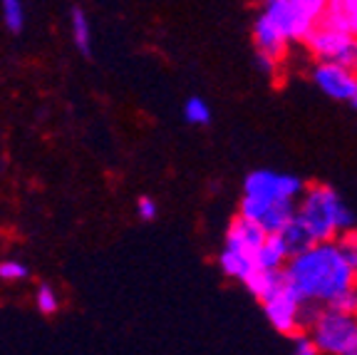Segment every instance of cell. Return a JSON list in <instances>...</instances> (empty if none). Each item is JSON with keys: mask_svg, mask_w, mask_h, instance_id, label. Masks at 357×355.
<instances>
[{"mask_svg": "<svg viewBox=\"0 0 357 355\" xmlns=\"http://www.w3.org/2000/svg\"><path fill=\"white\" fill-rule=\"evenodd\" d=\"M218 268L229 278H236V281L245 283L256 273V256L223 246L221 254H218Z\"/></svg>", "mask_w": 357, "mask_h": 355, "instance_id": "7c38bea8", "label": "cell"}, {"mask_svg": "<svg viewBox=\"0 0 357 355\" xmlns=\"http://www.w3.org/2000/svg\"><path fill=\"white\" fill-rule=\"evenodd\" d=\"M253 45H256L258 55L273 57V60H278V62H283L290 50V45L285 43V38L278 33V28H275L263 13L256 17V22H253Z\"/></svg>", "mask_w": 357, "mask_h": 355, "instance_id": "30bf717a", "label": "cell"}, {"mask_svg": "<svg viewBox=\"0 0 357 355\" xmlns=\"http://www.w3.org/2000/svg\"><path fill=\"white\" fill-rule=\"evenodd\" d=\"M337 65H342L345 70H350V73L357 75V38H350L345 43V48H342L340 57H337Z\"/></svg>", "mask_w": 357, "mask_h": 355, "instance_id": "603a6c76", "label": "cell"}, {"mask_svg": "<svg viewBox=\"0 0 357 355\" xmlns=\"http://www.w3.org/2000/svg\"><path fill=\"white\" fill-rule=\"evenodd\" d=\"M355 316H357V311H355Z\"/></svg>", "mask_w": 357, "mask_h": 355, "instance_id": "f1b7e54d", "label": "cell"}, {"mask_svg": "<svg viewBox=\"0 0 357 355\" xmlns=\"http://www.w3.org/2000/svg\"><path fill=\"white\" fill-rule=\"evenodd\" d=\"M70 30H73V43L82 55L92 52V22H89L84 8L75 6L70 13Z\"/></svg>", "mask_w": 357, "mask_h": 355, "instance_id": "2e32d148", "label": "cell"}, {"mask_svg": "<svg viewBox=\"0 0 357 355\" xmlns=\"http://www.w3.org/2000/svg\"><path fill=\"white\" fill-rule=\"evenodd\" d=\"M347 355H357V338H355V343L350 345V350H347Z\"/></svg>", "mask_w": 357, "mask_h": 355, "instance_id": "4316f807", "label": "cell"}, {"mask_svg": "<svg viewBox=\"0 0 357 355\" xmlns=\"http://www.w3.org/2000/svg\"><path fill=\"white\" fill-rule=\"evenodd\" d=\"M305 194V182L296 174L273 172V169H253L243 179V196L261 199L268 204H278V201H293Z\"/></svg>", "mask_w": 357, "mask_h": 355, "instance_id": "5b68a950", "label": "cell"}, {"mask_svg": "<svg viewBox=\"0 0 357 355\" xmlns=\"http://www.w3.org/2000/svg\"><path fill=\"white\" fill-rule=\"evenodd\" d=\"M184 119L189 124H196V127H204V124L211 122V107L204 97L194 94L184 102Z\"/></svg>", "mask_w": 357, "mask_h": 355, "instance_id": "d6986e66", "label": "cell"}, {"mask_svg": "<svg viewBox=\"0 0 357 355\" xmlns=\"http://www.w3.org/2000/svg\"><path fill=\"white\" fill-rule=\"evenodd\" d=\"M290 261L280 236H266L263 246L256 251V271H283Z\"/></svg>", "mask_w": 357, "mask_h": 355, "instance_id": "4fadbf2b", "label": "cell"}, {"mask_svg": "<svg viewBox=\"0 0 357 355\" xmlns=\"http://www.w3.org/2000/svg\"><path fill=\"white\" fill-rule=\"evenodd\" d=\"M335 244H337L340 254L345 256V261L357 271V229H350V231L340 233V236L335 239Z\"/></svg>", "mask_w": 357, "mask_h": 355, "instance_id": "7402d4cb", "label": "cell"}, {"mask_svg": "<svg viewBox=\"0 0 357 355\" xmlns=\"http://www.w3.org/2000/svg\"><path fill=\"white\" fill-rule=\"evenodd\" d=\"M263 241H266L263 229L258 226V224L248 222V219L236 214V217L231 219L229 226H226V241H223V246L256 256V251L263 246Z\"/></svg>", "mask_w": 357, "mask_h": 355, "instance_id": "9c48e42d", "label": "cell"}, {"mask_svg": "<svg viewBox=\"0 0 357 355\" xmlns=\"http://www.w3.org/2000/svg\"><path fill=\"white\" fill-rule=\"evenodd\" d=\"M156 214H159V204L151 196H139V201H137V217L142 222H154Z\"/></svg>", "mask_w": 357, "mask_h": 355, "instance_id": "d4e9b609", "label": "cell"}, {"mask_svg": "<svg viewBox=\"0 0 357 355\" xmlns=\"http://www.w3.org/2000/svg\"><path fill=\"white\" fill-rule=\"evenodd\" d=\"M30 276L28 263L17 261V259H3L0 261V281L15 283V281H25Z\"/></svg>", "mask_w": 357, "mask_h": 355, "instance_id": "44dd1931", "label": "cell"}, {"mask_svg": "<svg viewBox=\"0 0 357 355\" xmlns=\"http://www.w3.org/2000/svg\"><path fill=\"white\" fill-rule=\"evenodd\" d=\"M303 305L305 303L293 291L283 289L263 303V313L278 333L293 338L296 333H303Z\"/></svg>", "mask_w": 357, "mask_h": 355, "instance_id": "8992f818", "label": "cell"}, {"mask_svg": "<svg viewBox=\"0 0 357 355\" xmlns=\"http://www.w3.org/2000/svg\"><path fill=\"white\" fill-rule=\"evenodd\" d=\"M285 289L303 303L328 308L342 296L357 291V271L345 261L335 241L315 244L305 254L293 256L283 268Z\"/></svg>", "mask_w": 357, "mask_h": 355, "instance_id": "6da1fadb", "label": "cell"}, {"mask_svg": "<svg viewBox=\"0 0 357 355\" xmlns=\"http://www.w3.org/2000/svg\"><path fill=\"white\" fill-rule=\"evenodd\" d=\"M323 22L350 38H357V0H328Z\"/></svg>", "mask_w": 357, "mask_h": 355, "instance_id": "8fae6325", "label": "cell"}, {"mask_svg": "<svg viewBox=\"0 0 357 355\" xmlns=\"http://www.w3.org/2000/svg\"><path fill=\"white\" fill-rule=\"evenodd\" d=\"M293 355H320L318 345L312 343L310 335L303 331V333L293 335Z\"/></svg>", "mask_w": 357, "mask_h": 355, "instance_id": "cb8c5ba5", "label": "cell"}, {"mask_svg": "<svg viewBox=\"0 0 357 355\" xmlns=\"http://www.w3.org/2000/svg\"><path fill=\"white\" fill-rule=\"evenodd\" d=\"M0 15H3V25H6L10 33H22L25 28V6L20 0H3L0 6Z\"/></svg>", "mask_w": 357, "mask_h": 355, "instance_id": "ac0fdd59", "label": "cell"}, {"mask_svg": "<svg viewBox=\"0 0 357 355\" xmlns=\"http://www.w3.org/2000/svg\"><path fill=\"white\" fill-rule=\"evenodd\" d=\"M310 78L318 85L320 92L328 94L330 100L350 102L352 94L357 92V75L337 65V62H315L310 67Z\"/></svg>", "mask_w": 357, "mask_h": 355, "instance_id": "52a82bcc", "label": "cell"}, {"mask_svg": "<svg viewBox=\"0 0 357 355\" xmlns=\"http://www.w3.org/2000/svg\"><path fill=\"white\" fill-rule=\"evenodd\" d=\"M35 308H38L43 316H52L60 308V294L52 289L50 283H40L35 289Z\"/></svg>", "mask_w": 357, "mask_h": 355, "instance_id": "ffe728a7", "label": "cell"}, {"mask_svg": "<svg viewBox=\"0 0 357 355\" xmlns=\"http://www.w3.org/2000/svg\"><path fill=\"white\" fill-rule=\"evenodd\" d=\"M350 107H352V110H355V112H357V92H355V94H352V100H350Z\"/></svg>", "mask_w": 357, "mask_h": 355, "instance_id": "83f0119b", "label": "cell"}, {"mask_svg": "<svg viewBox=\"0 0 357 355\" xmlns=\"http://www.w3.org/2000/svg\"><path fill=\"white\" fill-rule=\"evenodd\" d=\"M305 333L318 345L320 355H347L357 338V316L337 308H320Z\"/></svg>", "mask_w": 357, "mask_h": 355, "instance_id": "277c9868", "label": "cell"}, {"mask_svg": "<svg viewBox=\"0 0 357 355\" xmlns=\"http://www.w3.org/2000/svg\"><path fill=\"white\" fill-rule=\"evenodd\" d=\"M296 219V204L293 201H278V204H271L266 209V214L261 217L258 226L263 229L266 236H280L283 229Z\"/></svg>", "mask_w": 357, "mask_h": 355, "instance_id": "9a60e30c", "label": "cell"}, {"mask_svg": "<svg viewBox=\"0 0 357 355\" xmlns=\"http://www.w3.org/2000/svg\"><path fill=\"white\" fill-rule=\"evenodd\" d=\"M328 0H268L263 15L273 22L288 45H303L325 17Z\"/></svg>", "mask_w": 357, "mask_h": 355, "instance_id": "3957f363", "label": "cell"}, {"mask_svg": "<svg viewBox=\"0 0 357 355\" xmlns=\"http://www.w3.org/2000/svg\"><path fill=\"white\" fill-rule=\"evenodd\" d=\"M256 67H258V73H263L266 78H278L280 70H283V62L273 60V57L258 55L256 52Z\"/></svg>", "mask_w": 357, "mask_h": 355, "instance_id": "484cf974", "label": "cell"}, {"mask_svg": "<svg viewBox=\"0 0 357 355\" xmlns=\"http://www.w3.org/2000/svg\"><path fill=\"white\" fill-rule=\"evenodd\" d=\"M347 40H350V35H345V33H340V30H335V28H330V25H325V22H320L318 28L307 35V40L303 45H305V50L315 57V62H335L337 57H340Z\"/></svg>", "mask_w": 357, "mask_h": 355, "instance_id": "ba28073f", "label": "cell"}, {"mask_svg": "<svg viewBox=\"0 0 357 355\" xmlns=\"http://www.w3.org/2000/svg\"><path fill=\"white\" fill-rule=\"evenodd\" d=\"M296 219L307 229L315 244L335 241L340 233L355 229V217L328 184H310L296 204Z\"/></svg>", "mask_w": 357, "mask_h": 355, "instance_id": "7a4b0ae2", "label": "cell"}, {"mask_svg": "<svg viewBox=\"0 0 357 355\" xmlns=\"http://www.w3.org/2000/svg\"><path fill=\"white\" fill-rule=\"evenodd\" d=\"M280 241H283V246H285V251H288L290 259L298 256V254H305L310 246H315V241H312V236L307 233V229L303 226L298 219H293V222L283 229Z\"/></svg>", "mask_w": 357, "mask_h": 355, "instance_id": "e0dca14e", "label": "cell"}, {"mask_svg": "<svg viewBox=\"0 0 357 355\" xmlns=\"http://www.w3.org/2000/svg\"><path fill=\"white\" fill-rule=\"evenodd\" d=\"M243 286L248 289V294H251L253 298L266 303L268 298H273L275 294H280V291L285 289V278H283V271H256Z\"/></svg>", "mask_w": 357, "mask_h": 355, "instance_id": "5bb4252c", "label": "cell"}]
</instances>
